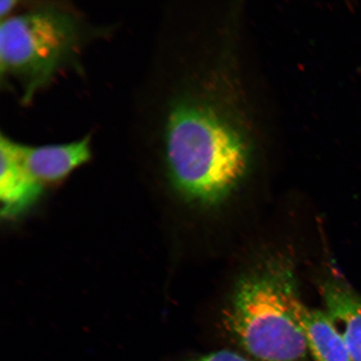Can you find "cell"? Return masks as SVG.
Listing matches in <instances>:
<instances>
[{
	"mask_svg": "<svg viewBox=\"0 0 361 361\" xmlns=\"http://www.w3.org/2000/svg\"><path fill=\"white\" fill-rule=\"evenodd\" d=\"M166 154L171 178L189 200L222 202L245 177L250 151L224 116L202 104L182 102L169 117Z\"/></svg>",
	"mask_w": 361,
	"mask_h": 361,
	"instance_id": "cell-1",
	"label": "cell"
},
{
	"mask_svg": "<svg viewBox=\"0 0 361 361\" xmlns=\"http://www.w3.org/2000/svg\"><path fill=\"white\" fill-rule=\"evenodd\" d=\"M16 2L13 1V0H2L0 2V13H1V16L8 15V13L11 12L13 6H16Z\"/></svg>",
	"mask_w": 361,
	"mask_h": 361,
	"instance_id": "cell-9",
	"label": "cell"
},
{
	"mask_svg": "<svg viewBox=\"0 0 361 361\" xmlns=\"http://www.w3.org/2000/svg\"><path fill=\"white\" fill-rule=\"evenodd\" d=\"M0 200L1 214L13 218L37 200L42 184L26 169L19 153V144L1 135L0 140Z\"/></svg>",
	"mask_w": 361,
	"mask_h": 361,
	"instance_id": "cell-4",
	"label": "cell"
},
{
	"mask_svg": "<svg viewBox=\"0 0 361 361\" xmlns=\"http://www.w3.org/2000/svg\"><path fill=\"white\" fill-rule=\"evenodd\" d=\"M19 153L26 169L39 183L56 182L89 159L90 139L87 137L78 142L42 147L19 144Z\"/></svg>",
	"mask_w": 361,
	"mask_h": 361,
	"instance_id": "cell-5",
	"label": "cell"
},
{
	"mask_svg": "<svg viewBox=\"0 0 361 361\" xmlns=\"http://www.w3.org/2000/svg\"><path fill=\"white\" fill-rule=\"evenodd\" d=\"M327 314L344 338L352 361H361V297L341 281L322 286Z\"/></svg>",
	"mask_w": 361,
	"mask_h": 361,
	"instance_id": "cell-6",
	"label": "cell"
},
{
	"mask_svg": "<svg viewBox=\"0 0 361 361\" xmlns=\"http://www.w3.org/2000/svg\"><path fill=\"white\" fill-rule=\"evenodd\" d=\"M299 319L314 361H352L344 338L327 312L310 310L302 303Z\"/></svg>",
	"mask_w": 361,
	"mask_h": 361,
	"instance_id": "cell-7",
	"label": "cell"
},
{
	"mask_svg": "<svg viewBox=\"0 0 361 361\" xmlns=\"http://www.w3.org/2000/svg\"><path fill=\"white\" fill-rule=\"evenodd\" d=\"M74 18L54 8H43L4 20L0 26L2 72L19 76L24 100L51 79L78 40Z\"/></svg>",
	"mask_w": 361,
	"mask_h": 361,
	"instance_id": "cell-3",
	"label": "cell"
},
{
	"mask_svg": "<svg viewBox=\"0 0 361 361\" xmlns=\"http://www.w3.org/2000/svg\"><path fill=\"white\" fill-rule=\"evenodd\" d=\"M301 305L291 266L271 260L238 281L224 314L225 327L252 359L306 361Z\"/></svg>",
	"mask_w": 361,
	"mask_h": 361,
	"instance_id": "cell-2",
	"label": "cell"
},
{
	"mask_svg": "<svg viewBox=\"0 0 361 361\" xmlns=\"http://www.w3.org/2000/svg\"><path fill=\"white\" fill-rule=\"evenodd\" d=\"M187 361H251L237 352L219 350Z\"/></svg>",
	"mask_w": 361,
	"mask_h": 361,
	"instance_id": "cell-8",
	"label": "cell"
}]
</instances>
